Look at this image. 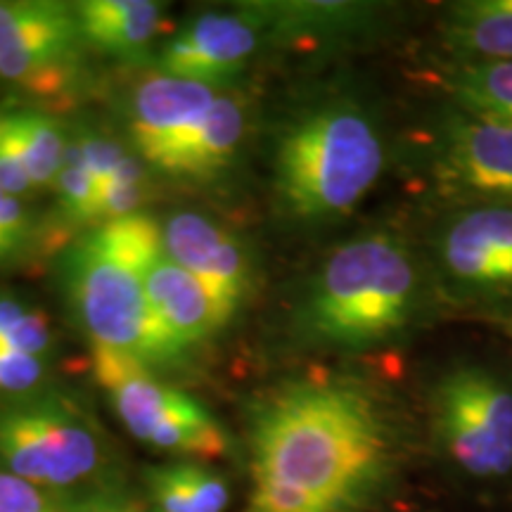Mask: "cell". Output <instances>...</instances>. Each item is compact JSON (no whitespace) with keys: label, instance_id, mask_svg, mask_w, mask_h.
Instances as JSON below:
<instances>
[{"label":"cell","instance_id":"cell-1","mask_svg":"<svg viewBox=\"0 0 512 512\" xmlns=\"http://www.w3.org/2000/svg\"><path fill=\"white\" fill-rule=\"evenodd\" d=\"M394 460L392 415L368 382L297 377L261 396L249 415L245 512H363Z\"/></svg>","mask_w":512,"mask_h":512},{"label":"cell","instance_id":"cell-2","mask_svg":"<svg viewBox=\"0 0 512 512\" xmlns=\"http://www.w3.org/2000/svg\"><path fill=\"white\" fill-rule=\"evenodd\" d=\"M422 268L394 233L344 242L313 275L302 304V330L335 349H368L401 335L422 306Z\"/></svg>","mask_w":512,"mask_h":512},{"label":"cell","instance_id":"cell-3","mask_svg":"<svg viewBox=\"0 0 512 512\" xmlns=\"http://www.w3.org/2000/svg\"><path fill=\"white\" fill-rule=\"evenodd\" d=\"M162 249V226L133 214L100 223L64 259V283L93 349L117 351L143 366L178 356L152 311L143 268Z\"/></svg>","mask_w":512,"mask_h":512},{"label":"cell","instance_id":"cell-4","mask_svg":"<svg viewBox=\"0 0 512 512\" xmlns=\"http://www.w3.org/2000/svg\"><path fill=\"white\" fill-rule=\"evenodd\" d=\"M384 169L377 121L351 100L311 107L287 128L275 152V190L292 219L323 223L347 216Z\"/></svg>","mask_w":512,"mask_h":512},{"label":"cell","instance_id":"cell-5","mask_svg":"<svg viewBox=\"0 0 512 512\" xmlns=\"http://www.w3.org/2000/svg\"><path fill=\"white\" fill-rule=\"evenodd\" d=\"M93 370L114 413L138 441L185 460H219L228 453L219 420L192 396L159 382L136 358L93 349Z\"/></svg>","mask_w":512,"mask_h":512},{"label":"cell","instance_id":"cell-6","mask_svg":"<svg viewBox=\"0 0 512 512\" xmlns=\"http://www.w3.org/2000/svg\"><path fill=\"white\" fill-rule=\"evenodd\" d=\"M102 465V439L91 418L60 396L17 401L0 411V467L38 489H74Z\"/></svg>","mask_w":512,"mask_h":512},{"label":"cell","instance_id":"cell-7","mask_svg":"<svg viewBox=\"0 0 512 512\" xmlns=\"http://www.w3.org/2000/svg\"><path fill=\"white\" fill-rule=\"evenodd\" d=\"M434 432L458 470L475 479L512 475V384L482 363H460L432 394Z\"/></svg>","mask_w":512,"mask_h":512},{"label":"cell","instance_id":"cell-8","mask_svg":"<svg viewBox=\"0 0 512 512\" xmlns=\"http://www.w3.org/2000/svg\"><path fill=\"white\" fill-rule=\"evenodd\" d=\"M74 5L0 0V79L38 98L69 93L81 67Z\"/></svg>","mask_w":512,"mask_h":512},{"label":"cell","instance_id":"cell-9","mask_svg":"<svg viewBox=\"0 0 512 512\" xmlns=\"http://www.w3.org/2000/svg\"><path fill=\"white\" fill-rule=\"evenodd\" d=\"M441 285L467 304L512 299V204L460 202L434 242Z\"/></svg>","mask_w":512,"mask_h":512},{"label":"cell","instance_id":"cell-10","mask_svg":"<svg viewBox=\"0 0 512 512\" xmlns=\"http://www.w3.org/2000/svg\"><path fill=\"white\" fill-rule=\"evenodd\" d=\"M432 171L448 195L512 204V121L453 107L434 138Z\"/></svg>","mask_w":512,"mask_h":512},{"label":"cell","instance_id":"cell-11","mask_svg":"<svg viewBox=\"0 0 512 512\" xmlns=\"http://www.w3.org/2000/svg\"><path fill=\"white\" fill-rule=\"evenodd\" d=\"M216 93L204 83L159 74L140 83L133 98L131 138L140 157L169 174L171 164L192 128L214 105Z\"/></svg>","mask_w":512,"mask_h":512},{"label":"cell","instance_id":"cell-12","mask_svg":"<svg viewBox=\"0 0 512 512\" xmlns=\"http://www.w3.org/2000/svg\"><path fill=\"white\" fill-rule=\"evenodd\" d=\"M166 256L195 275L230 313L245 297L249 271L238 240L207 216L178 211L162 226Z\"/></svg>","mask_w":512,"mask_h":512},{"label":"cell","instance_id":"cell-13","mask_svg":"<svg viewBox=\"0 0 512 512\" xmlns=\"http://www.w3.org/2000/svg\"><path fill=\"white\" fill-rule=\"evenodd\" d=\"M256 43L259 31L247 17L207 12L166 43L162 74L211 86L240 72Z\"/></svg>","mask_w":512,"mask_h":512},{"label":"cell","instance_id":"cell-14","mask_svg":"<svg viewBox=\"0 0 512 512\" xmlns=\"http://www.w3.org/2000/svg\"><path fill=\"white\" fill-rule=\"evenodd\" d=\"M143 280L152 311L178 354L204 342L233 316L204 283L166 256L164 245L145 264Z\"/></svg>","mask_w":512,"mask_h":512},{"label":"cell","instance_id":"cell-15","mask_svg":"<svg viewBox=\"0 0 512 512\" xmlns=\"http://www.w3.org/2000/svg\"><path fill=\"white\" fill-rule=\"evenodd\" d=\"M451 64L512 62V0H463L441 17Z\"/></svg>","mask_w":512,"mask_h":512},{"label":"cell","instance_id":"cell-16","mask_svg":"<svg viewBox=\"0 0 512 512\" xmlns=\"http://www.w3.org/2000/svg\"><path fill=\"white\" fill-rule=\"evenodd\" d=\"M162 5L152 0H81L74 5L81 38L117 57H136L155 41Z\"/></svg>","mask_w":512,"mask_h":512},{"label":"cell","instance_id":"cell-17","mask_svg":"<svg viewBox=\"0 0 512 512\" xmlns=\"http://www.w3.org/2000/svg\"><path fill=\"white\" fill-rule=\"evenodd\" d=\"M245 107L228 95H216L200 124L192 128L171 164L169 176L211 178L221 174L245 136Z\"/></svg>","mask_w":512,"mask_h":512},{"label":"cell","instance_id":"cell-18","mask_svg":"<svg viewBox=\"0 0 512 512\" xmlns=\"http://www.w3.org/2000/svg\"><path fill=\"white\" fill-rule=\"evenodd\" d=\"M155 512H226V479L195 460H171L145 472Z\"/></svg>","mask_w":512,"mask_h":512},{"label":"cell","instance_id":"cell-19","mask_svg":"<svg viewBox=\"0 0 512 512\" xmlns=\"http://www.w3.org/2000/svg\"><path fill=\"white\" fill-rule=\"evenodd\" d=\"M0 136L27 169L34 188L55 185L67 155V140L57 121L41 112H5L0 114Z\"/></svg>","mask_w":512,"mask_h":512},{"label":"cell","instance_id":"cell-20","mask_svg":"<svg viewBox=\"0 0 512 512\" xmlns=\"http://www.w3.org/2000/svg\"><path fill=\"white\" fill-rule=\"evenodd\" d=\"M444 86L458 110L512 121V62L451 64Z\"/></svg>","mask_w":512,"mask_h":512},{"label":"cell","instance_id":"cell-21","mask_svg":"<svg viewBox=\"0 0 512 512\" xmlns=\"http://www.w3.org/2000/svg\"><path fill=\"white\" fill-rule=\"evenodd\" d=\"M57 204H60L64 219L74 223L100 221V185L91 171L83 164L76 143L67 145V155L60 176L55 181Z\"/></svg>","mask_w":512,"mask_h":512},{"label":"cell","instance_id":"cell-22","mask_svg":"<svg viewBox=\"0 0 512 512\" xmlns=\"http://www.w3.org/2000/svg\"><path fill=\"white\" fill-rule=\"evenodd\" d=\"M50 342L53 330L41 311L17 299L0 297V347L43 356L50 349Z\"/></svg>","mask_w":512,"mask_h":512},{"label":"cell","instance_id":"cell-23","mask_svg":"<svg viewBox=\"0 0 512 512\" xmlns=\"http://www.w3.org/2000/svg\"><path fill=\"white\" fill-rule=\"evenodd\" d=\"M145 200V171L128 157L110 181L100 185V221H119L138 214Z\"/></svg>","mask_w":512,"mask_h":512},{"label":"cell","instance_id":"cell-24","mask_svg":"<svg viewBox=\"0 0 512 512\" xmlns=\"http://www.w3.org/2000/svg\"><path fill=\"white\" fill-rule=\"evenodd\" d=\"M31 242V216L17 195L0 188V266L12 264Z\"/></svg>","mask_w":512,"mask_h":512},{"label":"cell","instance_id":"cell-25","mask_svg":"<svg viewBox=\"0 0 512 512\" xmlns=\"http://www.w3.org/2000/svg\"><path fill=\"white\" fill-rule=\"evenodd\" d=\"M0 512H67L48 491L0 467Z\"/></svg>","mask_w":512,"mask_h":512},{"label":"cell","instance_id":"cell-26","mask_svg":"<svg viewBox=\"0 0 512 512\" xmlns=\"http://www.w3.org/2000/svg\"><path fill=\"white\" fill-rule=\"evenodd\" d=\"M43 373L41 356L0 347V394H27L41 382Z\"/></svg>","mask_w":512,"mask_h":512},{"label":"cell","instance_id":"cell-27","mask_svg":"<svg viewBox=\"0 0 512 512\" xmlns=\"http://www.w3.org/2000/svg\"><path fill=\"white\" fill-rule=\"evenodd\" d=\"M76 147H79L83 164H86V169L91 171L98 185L110 181L121 169V164L128 159L126 150L119 143H114V140L105 136H95V133L81 136L76 140Z\"/></svg>","mask_w":512,"mask_h":512},{"label":"cell","instance_id":"cell-28","mask_svg":"<svg viewBox=\"0 0 512 512\" xmlns=\"http://www.w3.org/2000/svg\"><path fill=\"white\" fill-rule=\"evenodd\" d=\"M0 188L17 197L34 190V183H31L27 169H24L15 152H12V147L5 143L3 136H0Z\"/></svg>","mask_w":512,"mask_h":512},{"label":"cell","instance_id":"cell-29","mask_svg":"<svg viewBox=\"0 0 512 512\" xmlns=\"http://www.w3.org/2000/svg\"><path fill=\"white\" fill-rule=\"evenodd\" d=\"M67 512H145L138 503L128 501L124 496L110 494V491H93L72 501Z\"/></svg>","mask_w":512,"mask_h":512}]
</instances>
